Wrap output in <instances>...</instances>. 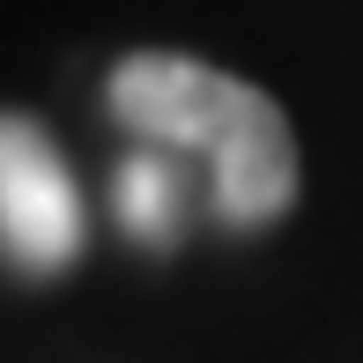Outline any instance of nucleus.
I'll list each match as a JSON object with an SVG mask.
<instances>
[{"label":"nucleus","mask_w":363,"mask_h":363,"mask_svg":"<svg viewBox=\"0 0 363 363\" xmlns=\"http://www.w3.org/2000/svg\"><path fill=\"white\" fill-rule=\"evenodd\" d=\"M111 119L148 148L193 156L216 178L223 223L259 230L296 201V134L267 89L186 52H134L111 67Z\"/></svg>","instance_id":"obj_1"},{"label":"nucleus","mask_w":363,"mask_h":363,"mask_svg":"<svg viewBox=\"0 0 363 363\" xmlns=\"http://www.w3.org/2000/svg\"><path fill=\"white\" fill-rule=\"evenodd\" d=\"M82 193L60 163L52 134L23 111H8L0 126V238H8V259L30 274H60L82 252Z\"/></svg>","instance_id":"obj_2"},{"label":"nucleus","mask_w":363,"mask_h":363,"mask_svg":"<svg viewBox=\"0 0 363 363\" xmlns=\"http://www.w3.org/2000/svg\"><path fill=\"white\" fill-rule=\"evenodd\" d=\"M119 223L134 230L141 245H171L178 223H186V186H178V156L171 148H134L119 163Z\"/></svg>","instance_id":"obj_3"}]
</instances>
